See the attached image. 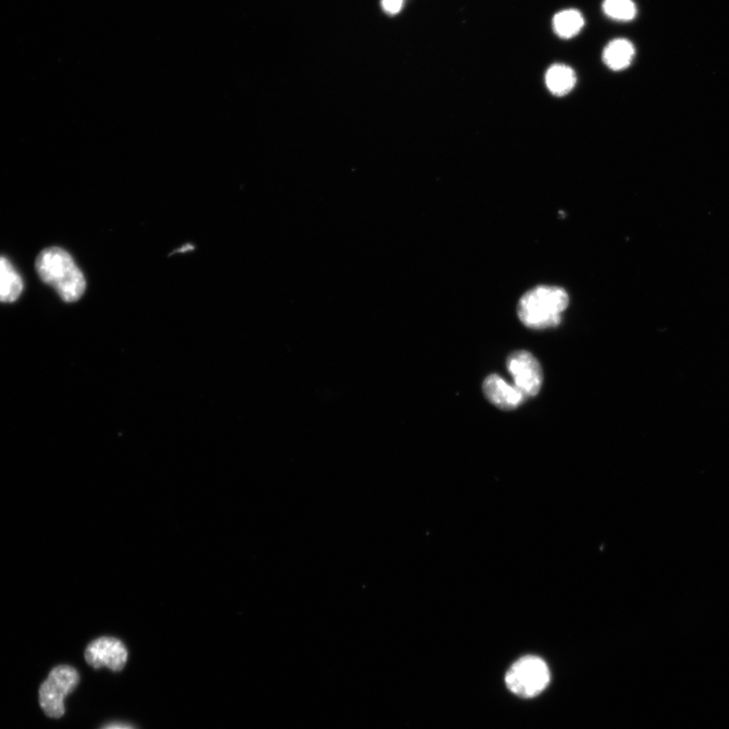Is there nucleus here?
Returning <instances> with one entry per match:
<instances>
[{
    "label": "nucleus",
    "mask_w": 729,
    "mask_h": 729,
    "mask_svg": "<svg viewBox=\"0 0 729 729\" xmlns=\"http://www.w3.org/2000/svg\"><path fill=\"white\" fill-rule=\"evenodd\" d=\"M85 657L87 663L95 669L106 667L120 672L127 664L128 651L120 639L104 636L90 643Z\"/></svg>",
    "instance_id": "nucleus-6"
},
{
    "label": "nucleus",
    "mask_w": 729,
    "mask_h": 729,
    "mask_svg": "<svg viewBox=\"0 0 729 729\" xmlns=\"http://www.w3.org/2000/svg\"><path fill=\"white\" fill-rule=\"evenodd\" d=\"M507 368L514 378V386L526 398L535 397L541 390L543 371L538 360L527 351H517L507 360Z\"/></svg>",
    "instance_id": "nucleus-5"
},
{
    "label": "nucleus",
    "mask_w": 729,
    "mask_h": 729,
    "mask_svg": "<svg viewBox=\"0 0 729 729\" xmlns=\"http://www.w3.org/2000/svg\"><path fill=\"white\" fill-rule=\"evenodd\" d=\"M36 270L41 280L53 287L65 302H75L86 292L83 272L63 249L54 247L42 251L36 260Z\"/></svg>",
    "instance_id": "nucleus-1"
},
{
    "label": "nucleus",
    "mask_w": 729,
    "mask_h": 729,
    "mask_svg": "<svg viewBox=\"0 0 729 729\" xmlns=\"http://www.w3.org/2000/svg\"><path fill=\"white\" fill-rule=\"evenodd\" d=\"M553 27L559 37L570 39L581 32L584 27V19L578 11H563L555 16Z\"/></svg>",
    "instance_id": "nucleus-11"
},
{
    "label": "nucleus",
    "mask_w": 729,
    "mask_h": 729,
    "mask_svg": "<svg viewBox=\"0 0 729 729\" xmlns=\"http://www.w3.org/2000/svg\"><path fill=\"white\" fill-rule=\"evenodd\" d=\"M604 12L617 21H631L636 16V7L632 0H605Z\"/></svg>",
    "instance_id": "nucleus-12"
},
{
    "label": "nucleus",
    "mask_w": 729,
    "mask_h": 729,
    "mask_svg": "<svg viewBox=\"0 0 729 729\" xmlns=\"http://www.w3.org/2000/svg\"><path fill=\"white\" fill-rule=\"evenodd\" d=\"M106 729H131V728L126 727V726H122V725H113V726H110V727H108Z\"/></svg>",
    "instance_id": "nucleus-14"
},
{
    "label": "nucleus",
    "mask_w": 729,
    "mask_h": 729,
    "mask_svg": "<svg viewBox=\"0 0 729 729\" xmlns=\"http://www.w3.org/2000/svg\"><path fill=\"white\" fill-rule=\"evenodd\" d=\"M381 5L388 15H396L403 7V0H382Z\"/></svg>",
    "instance_id": "nucleus-13"
},
{
    "label": "nucleus",
    "mask_w": 729,
    "mask_h": 729,
    "mask_svg": "<svg viewBox=\"0 0 729 729\" xmlns=\"http://www.w3.org/2000/svg\"><path fill=\"white\" fill-rule=\"evenodd\" d=\"M633 45L624 39L612 41L605 49L603 59L605 64L615 71L627 68L634 57Z\"/></svg>",
    "instance_id": "nucleus-10"
},
{
    "label": "nucleus",
    "mask_w": 729,
    "mask_h": 729,
    "mask_svg": "<svg viewBox=\"0 0 729 729\" xmlns=\"http://www.w3.org/2000/svg\"><path fill=\"white\" fill-rule=\"evenodd\" d=\"M23 290L24 282L20 274L9 260L0 257V302L17 301Z\"/></svg>",
    "instance_id": "nucleus-8"
},
{
    "label": "nucleus",
    "mask_w": 729,
    "mask_h": 729,
    "mask_svg": "<svg viewBox=\"0 0 729 729\" xmlns=\"http://www.w3.org/2000/svg\"><path fill=\"white\" fill-rule=\"evenodd\" d=\"M550 682V672L545 662L538 657H524L517 661L506 675V684L511 692L522 697L539 695Z\"/></svg>",
    "instance_id": "nucleus-3"
},
{
    "label": "nucleus",
    "mask_w": 729,
    "mask_h": 729,
    "mask_svg": "<svg viewBox=\"0 0 729 729\" xmlns=\"http://www.w3.org/2000/svg\"><path fill=\"white\" fill-rule=\"evenodd\" d=\"M545 80L548 90L557 97L570 94L577 83L575 71L571 67L561 64L551 66L546 73Z\"/></svg>",
    "instance_id": "nucleus-9"
},
{
    "label": "nucleus",
    "mask_w": 729,
    "mask_h": 729,
    "mask_svg": "<svg viewBox=\"0 0 729 729\" xmlns=\"http://www.w3.org/2000/svg\"><path fill=\"white\" fill-rule=\"evenodd\" d=\"M567 292L555 286H538L525 293L518 305V315L525 327L532 330L555 328L562 312L569 307Z\"/></svg>",
    "instance_id": "nucleus-2"
},
{
    "label": "nucleus",
    "mask_w": 729,
    "mask_h": 729,
    "mask_svg": "<svg viewBox=\"0 0 729 729\" xmlns=\"http://www.w3.org/2000/svg\"><path fill=\"white\" fill-rule=\"evenodd\" d=\"M79 680L78 672L69 666H59L50 673L40 689V704L47 716L64 715V698L73 692Z\"/></svg>",
    "instance_id": "nucleus-4"
},
{
    "label": "nucleus",
    "mask_w": 729,
    "mask_h": 729,
    "mask_svg": "<svg viewBox=\"0 0 729 729\" xmlns=\"http://www.w3.org/2000/svg\"><path fill=\"white\" fill-rule=\"evenodd\" d=\"M483 392L497 408L513 411L527 399L515 386L510 385L498 374H492L483 382Z\"/></svg>",
    "instance_id": "nucleus-7"
}]
</instances>
